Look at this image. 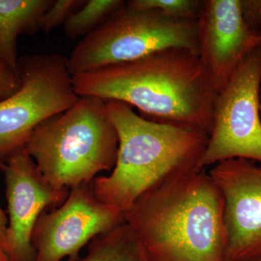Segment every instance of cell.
<instances>
[{"label": "cell", "mask_w": 261, "mask_h": 261, "mask_svg": "<svg viewBox=\"0 0 261 261\" xmlns=\"http://www.w3.org/2000/svg\"><path fill=\"white\" fill-rule=\"evenodd\" d=\"M203 1L200 0H130L132 9L153 10L171 20H197Z\"/></svg>", "instance_id": "obj_15"}, {"label": "cell", "mask_w": 261, "mask_h": 261, "mask_svg": "<svg viewBox=\"0 0 261 261\" xmlns=\"http://www.w3.org/2000/svg\"><path fill=\"white\" fill-rule=\"evenodd\" d=\"M106 102L118 149L111 174L92 182L101 202L125 214L139 197L166 178L201 168L209 137L205 132L149 121L126 103Z\"/></svg>", "instance_id": "obj_3"}, {"label": "cell", "mask_w": 261, "mask_h": 261, "mask_svg": "<svg viewBox=\"0 0 261 261\" xmlns=\"http://www.w3.org/2000/svg\"><path fill=\"white\" fill-rule=\"evenodd\" d=\"M75 93L137 108L149 121L210 135L216 93L198 55L179 48L72 75Z\"/></svg>", "instance_id": "obj_1"}, {"label": "cell", "mask_w": 261, "mask_h": 261, "mask_svg": "<svg viewBox=\"0 0 261 261\" xmlns=\"http://www.w3.org/2000/svg\"><path fill=\"white\" fill-rule=\"evenodd\" d=\"M243 261H261V257H257V258L250 259V260Z\"/></svg>", "instance_id": "obj_21"}, {"label": "cell", "mask_w": 261, "mask_h": 261, "mask_svg": "<svg viewBox=\"0 0 261 261\" xmlns=\"http://www.w3.org/2000/svg\"><path fill=\"white\" fill-rule=\"evenodd\" d=\"M197 25L198 57L217 94L261 47V33L245 23L240 0H204Z\"/></svg>", "instance_id": "obj_11"}, {"label": "cell", "mask_w": 261, "mask_h": 261, "mask_svg": "<svg viewBox=\"0 0 261 261\" xmlns=\"http://www.w3.org/2000/svg\"><path fill=\"white\" fill-rule=\"evenodd\" d=\"M8 219L4 211L0 207V247H3L4 243L7 228H8ZM3 249V248H2Z\"/></svg>", "instance_id": "obj_19"}, {"label": "cell", "mask_w": 261, "mask_h": 261, "mask_svg": "<svg viewBox=\"0 0 261 261\" xmlns=\"http://www.w3.org/2000/svg\"><path fill=\"white\" fill-rule=\"evenodd\" d=\"M78 261H149L138 239L126 222L91 242L88 253Z\"/></svg>", "instance_id": "obj_13"}, {"label": "cell", "mask_w": 261, "mask_h": 261, "mask_svg": "<svg viewBox=\"0 0 261 261\" xmlns=\"http://www.w3.org/2000/svg\"><path fill=\"white\" fill-rule=\"evenodd\" d=\"M62 55L19 58L18 89L0 101V163L23 150L34 129L80 99Z\"/></svg>", "instance_id": "obj_6"}, {"label": "cell", "mask_w": 261, "mask_h": 261, "mask_svg": "<svg viewBox=\"0 0 261 261\" xmlns=\"http://www.w3.org/2000/svg\"><path fill=\"white\" fill-rule=\"evenodd\" d=\"M5 176L8 225L3 250L10 261H34L32 234L47 207L64 202L68 190L51 186L25 149L0 163Z\"/></svg>", "instance_id": "obj_9"}, {"label": "cell", "mask_w": 261, "mask_h": 261, "mask_svg": "<svg viewBox=\"0 0 261 261\" xmlns=\"http://www.w3.org/2000/svg\"><path fill=\"white\" fill-rule=\"evenodd\" d=\"M122 0H87L63 25L68 39L74 40L94 32L124 6Z\"/></svg>", "instance_id": "obj_14"}, {"label": "cell", "mask_w": 261, "mask_h": 261, "mask_svg": "<svg viewBox=\"0 0 261 261\" xmlns=\"http://www.w3.org/2000/svg\"><path fill=\"white\" fill-rule=\"evenodd\" d=\"M0 261H10L1 247H0Z\"/></svg>", "instance_id": "obj_20"}, {"label": "cell", "mask_w": 261, "mask_h": 261, "mask_svg": "<svg viewBox=\"0 0 261 261\" xmlns=\"http://www.w3.org/2000/svg\"><path fill=\"white\" fill-rule=\"evenodd\" d=\"M171 48L198 55L197 20H171L153 10L132 9L125 4L81 39L67 64L70 75L82 74Z\"/></svg>", "instance_id": "obj_5"}, {"label": "cell", "mask_w": 261, "mask_h": 261, "mask_svg": "<svg viewBox=\"0 0 261 261\" xmlns=\"http://www.w3.org/2000/svg\"><path fill=\"white\" fill-rule=\"evenodd\" d=\"M19 86L18 73L0 62V101L14 93Z\"/></svg>", "instance_id": "obj_18"}, {"label": "cell", "mask_w": 261, "mask_h": 261, "mask_svg": "<svg viewBox=\"0 0 261 261\" xmlns=\"http://www.w3.org/2000/svg\"><path fill=\"white\" fill-rule=\"evenodd\" d=\"M260 83L261 47L247 57L216 94L213 128L201 168L236 159L261 164Z\"/></svg>", "instance_id": "obj_7"}, {"label": "cell", "mask_w": 261, "mask_h": 261, "mask_svg": "<svg viewBox=\"0 0 261 261\" xmlns=\"http://www.w3.org/2000/svg\"><path fill=\"white\" fill-rule=\"evenodd\" d=\"M240 7L247 25L261 33V0H240Z\"/></svg>", "instance_id": "obj_17"}, {"label": "cell", "mask_w": 261, "mask_h": 261, "mask_svg": "<svg viewBox=\"0 0 261 261\" xmlns=\"http://www.w3.org/2000/svg\"><path fill=\"white\" fill-rule=\"evenodd\" d=\"M124 216L149 261H226L224 197L205 168L166 178Z\"/></svg>", "instance_id": "obj_2"}, {"label": "cell", "mask_w": 261, "mask_h": 261, "mask_svg": "<svg viewBox=\"0 0 261 261\" xmlns=\"http://www.w3.org/2000/svg\"><path fill=\"white\" fill-rule=\"evenodd\" d=\"M209 173L224 197L226 261L261 257V164L226 160Z\"/></svg>", "instance_id": "obj_10"}, {"label": "cell", "mask_w": 261, "mask_h": 261, "mask_svg": "<svg viewBox=\"0 0 261 261\" xmlns=\"http://www.w3.org/2000/svg\"><path fill=\"white\" fill-rule=\"evenodd\" d=\"M118 149L107 102L89 96L42 122L24 148L44 178L58 190L92 183L101 171H112Z\"/></svg>", "instance_id": "obj_4"}, {"label": "cell", "mask_w": 261, "mask_h": 261, "mask_svg": "<svg viewBox=\"0 0 261 261\" xmlns=\"http://www.w3.org/2000/svg\"><path fill=\"white\" fill-rule=\"evenodd\" d=\"M125 222L124 214L101 202L92 183L70 189L63 205L43 212L34 226V261H74L82 247Z\"/></svg>", "instance_id": "obj_8"}, {"label": "cell", "mask_w": 261, "mask_h": 261, "mask_svg": "<svg viewBox=\"0 0 261 261\" xmlns=\"http://www.w3.org/2000/svg\"><path fill=\"white\" fill-rule=\"evenodd\" d=\"M85 3L86 0H54L41 19V30L49 34L57 27L64 25Z\"/></svg>", "instance_id": "obj_16"}, {"label": "cell", "mask_w": 261, "mask_h": 261, "mask_svg": "<svg viewBox=\"0 0 261 261\" xmlns=\"http://www.w3.org/2000/svg\"><path fill=\"white\" fill-rule=\"evenodd\" d=\"M260 116H261V83H260Z\"/></svg>", "instance_id": "obj_22"}, {"label": "cell", "mask_w": 261, "mask_h": 261, "mask_svg": "<svg viewBox=\"0 0 261 261\" xmlns=\"http://www.w3.org/2000/svg\"><path fill=\"white\" fill-rule=\"evenodd\" d=\"M54 0H0V62L18 73L17 42L22 34L34 35Z\"/></svg>", "instance_id": "obj_12"}]
</instances>
